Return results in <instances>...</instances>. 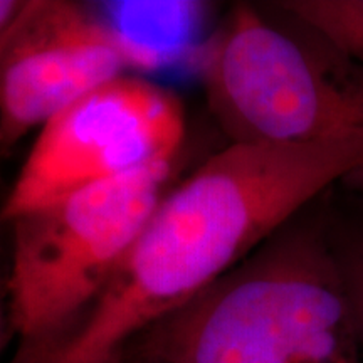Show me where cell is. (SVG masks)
I'll return each mask as SVG.
<instances>
[{
    "label": "cell",
    "instance_id": "cell-9",
    "mask_svg": "<svg viewBox=\"0 0 363 363\" xmlns=\"http://www.w3.org/2000/svg\"><path fill=\"white\" fill-rule=\"evenodd\" d=\"M4 281L0 276V350L4 347V340H6V306H4Z\"/></svg>",
    "mask_w": 363,
    "mask_h": 363
},
{
    "label": "cell",
    "instance_id": "cell-6",
    "mask_svg": "<svg viewBox=\"0 0 363 363\" xmlns=\"http://www.w3.org/2000/svg\"><path fill=\"white\" fill-rule=\"evenodd\" d=\"M279 7L338 52L363 59V0H291Z\"/></svg>",
    "mask_w": 363,
    "mask_h": 363
},
{
    "label": "cell",
    "instance_id": "cell-10",
    "mask_svg": "<svg viewBox=\"0 0 363 363\" xmlns=\"http://www.w3.org/2000/svg\"><path fill=\"white\" fill-rule=\"evenodd\" d=\"M16 363H48V362H44V360H30V358H22V357H17ZM89 363H123V352H121V353H116V355H111V357L101 358V360L89 362Z\"/></svg>",
    "mask_w": 363,
    "mask_h": 363
},
{
    "label": "cell",
    "instance_id": "cell-12",
    "mask_svg": "<svg viewBox=\"0 0 363 363\" xmlns=\"http://www.w3.org/2000/svg\"><path fill=\"white\" fill-rule=\"evenodd\" d=\"M362 62H363V59H362Z\"/></svg>",
    "mask_w": 363,
    "mask_h": 363
},
{
    "label": "cell",
    "instance_id": "cell-2",
    "mask_svg": "<svg viewBox=\"0 0 363 363\" xmlns=\"http://www.w3.org/2000/svg\"><path fill=\"white\" fill-rule=\"evenodd\" d=\"M135 340L152 363H363L352 291L308 230L276 233Z\"/></svg>",
    "mask_w": 363,
    "mask_h": 363
},
{
    "label": "cell",
    "instance_id": "cell-5",
    "mask_svg": "<svg viewBox=\"0 0 363 363\" xmlns=\"http://www.w3.org/2000/svg\"><path fill=\"white\" fill-rule=\"evenodd\" d=\"M145 65L115 27L67 0H30L0 65V158L99 86Z\"/></svg>",
    "mask_w": 363,
    "mask_h": 363
},
{
    "label": "cell",
    "instance_id": "cell-7",
    "mask_svg": "<svg viewBox=\"0 0 363 363\" xmlns=\"http://www.w3.org/2000/svg\"><path fill=\"white\" fill-rule=\"evenodd\" d=\"M30 0H0V65Z\"/></svg>",
    "mask_w": 363,
    "mask_h": 363
},
{
    "label": "cell",
    "instance_id": "cell-8",
    "mask_svg": "<svg viewBox=\"0 0 363 363\" xmlns=\"http://www.w3.org/2000/svg\"><path fill=\"white\" fill-rule=\"evenodd\" d=\"M352 291V289H350ZM353 305H355L357 311V321H358V331H360V342L363 350V269L357 279V288L352 291Z\"/></svg>",
    "mask_w": 363,
    "mask_h": 363
},
{
    "label": "cell",
    "instance_id": "cell-11",
    "mask_svg": "<svg viewBox=\"0 0 363 363\" xmlns=\"http://www.w3.org/2000/svg\"><path fill=\"white\" fill-rule=\"evenodd\" d=\"M136 363H152V362H147V360H140V358H138V362H136Z\"/></svg>",
    "mask_w": 363,
    "mask_h": 363
},
{
    "label": "cell",
    "instance_id": "cell-4",
    "mask_svg": "<svg viewBox=\"0 0 363 363\" xmlns=\"http://www.w3.org/2000/svg\"><path fill=\"white\" fill-rule=\"evenodd\" d=\"M185 113L170 89L125 74L84 94L39 130L0 222L81 189L175 162Z\"/></svg>",
    "mask_w": 363,
    "mask_h": 363
},
{
    "label": "cell",
    "instance_id": "cell-1",
    "mask_svg": "<svg viewBox=\"0 0 363 363\" xmlns=\"http://www.w3.org/2000/svg\"><path fill=\"white\" fill-rule=\"evenodd\" d=\"M338 180L363 187V145L229 143L163 195L96 306L45 362L121 353Z\"/></svg>",
    "mask_w": 363,
    "mask_h": 363
},
{
    "label": "cell",
    "instance_id": "cell-3",
    "mask_svg": "<svg viewBox=\"0 0 363 363\" xmlns=\"http://www.w3.org/2000/svg\"><path fill=\"white\" fill-rule=\"evenodd\" d=\"M175 162L81 189L12 225L9 321L21 355L43 358L96 306L174 180Z\"/></svg>",
    "mask_w": 363,
    "mask_h": 363
}]
</instances>
